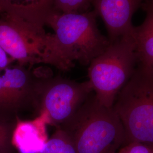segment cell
Instances as JSON below:
<instances>
[{
  "instance_id": "obj_5",
  "label": "cell",
  "mask_w": 153,
  "mask_h": 153,
  "mask_svg": "<svg viewBox=\"0 0 153 153\" xmlns=\"http://www.w3.org/2000/svg\"><path fill=\"white\" fill-rule=\"evenodd\" d=\"M90 82H77L61 76L36 79L35 104L45 112L49 125L60 128L71 120L93 91Z\"/></svg>"
},
{
  "instance_id": "obj_4",
  "label": "cell",
  "mask_w": 153,
  "mask_h": 153,
  "mask_svg": "<svg viewBox=\"0 0 153 153\" xmlns=\"http://www.w3.org/2000/svg\"><path fill=\"white\" fill-rule=\"evenodd\" d=\"M137 64L133 33L110 42L91 62L88 68V81L100 104L113 107L118 94L133 75Z\"/></svg>"
},
{
  "instance_id": "obj_7",
  "label": "cell",
  "mask_w": 153,
  "mask_h": 153,
  "mask_svg": "<svg viewBox=\"0 0 153 153\" xmlns=\"http://www.w3.org/2000/svg\"><path fill=\"white\" fill-rule=\"evenodd\" d=\"M54 11L55 0H0V17L35 36L47 35L44 27Z\"/></svg>"
},
{
  "instance_id": "obj_6",
  "label": "cell",
  "mask_w": 153,
  "mask_h": 153,
  "mask_svg": "<svg viewBox=\"0 0 153 153\" xmlns=\"http://www.w3.org/2000/svg\"><path fill=\"white\" fill-rule=\"evenodd\" d=\"M0 46L20 65L44 64L62 71L69 70L53 47L51 33H47L45 36H35L1 17Z\"/></svg>"
},
{
  "instance_id": "obj_14",
  "label": "cell",
  "mask_w": 153,
  "mask_h": 153,
  "mask_svg": "<svg viewBox=\"0 0 153 153\" xmlns=\"http://www.w3.org/2000/svg\"><path fill=\"white\" fill-rule=\"evenodd\" d=\"M14 126L0 119V153H13L11 143L12 133Z\"/></svg>"
},
{
  "instance_id": "obj_2",
  "label": "cell",
  "mask_w": 153,
  "mask_h": 153,
  "mask_svg": "<svg viewBox=\"0 0 153 153\" xmlns=\"http://www.w3.org/2000/svg\"><path fill=\"white\" fill-rule=\"evenodd\" d=\"M71 138L77 153H116L126 143L124 126L115 110L94 96L60 128Z\"/></svg>"
},
{
  "instance_id": "obj_16",
  "label": "cell",
  "mask_w": 153,
  "mask_h": 153,
  "mask_svg": "<svg viewBox=\"0 0 153 153\" xmlns=\"http://www.w3.org/2000/svg\"><path fill=\"white\" fill-rule=\"evenodd\" d=\"M0 112H16L6 91L2 76H0Z\"/></svg>"
},
{
  "instance_id": "obj_12",
  "label": "cell",
  "mask_w": 153,
  "mask_h": 153,
  "mask_svg": "<svg viewBox=\"0 0 153 153\" xmlns=\"http://www.w3.org/2000/svg\"><path fill=\"white\" fill-rule=\"evenodd\" d=\"M40 153H77L74 144L68 134L63 129L57 128Z\"/></svg>"
},
{
  "instance_id": "obj_3",
  "label": "cell",
  "mask_w": 153,
  "mask_h": 153,
  "mask_svg": "<svg viewBox=\"0 0 153 153\" xmlns=\"http://www.w3.org/2000/svg\"><path fill=\"white\" fill-rule=\"evenodd\" d=\"M113 108L124 128L125 145L137 142L153 146V71L140 66L136 68Z\"/></svg>"
},
{
  "instance_id": "obj_15",
  "label": "cell",
  "mask_w": 153,
  "mask_h": 153,
  "mask_svg": "<svg viewBox=\"0 0 153 153\" xmlns=\"http://www.w3.org/2000/svg\"><path fill=\"white\" fill-rule=\"evenodd\" d=\"M116 153H153V146L137 142H130Z\"/></svg>"
},
{
  "instance_id": "obj_8",
  "label": "cell",
  "mask_w": 153,
  "mask_h": 153,
  "mask_svg": "<svg viewBox=\"0 0 153 153\" xmlns=\"http://www.w3.org/2000/svg\"><path fill=\"white\" fill-rule=\"evenodd\" d=\"M143 0H94V10L103 21L109 42L133 33L131 19Z\"/></svg>"
},
{
  "instance_id": "obj_17",
  "label": "cell",
  "mask_w": 153,
  "mask_h": 153,
  "mask_svg": "<svg viewBox=\"0 0 153 153\" xmlns=\"http://www.w3.org/2000/svg\"><path fill=\"white\" fill-rule=\"evenodd\" d=\"M14 60L6 53L0 46V72L4 71L6 68L10 66Z\"/></svg>"
},
{
  "instance_id": "obj_11",
  "label": "cell",
  "mask_w": 153,
  "mask_h": 153,
  "mask_svg": "<svg viewBox=\"0 0 153 153\" xmlns=\"http://www.w3.org/2000/svg\"><path fill=\"white\" fill-rule=\"evenodd\" d=\"M146 9L144 21L134 27L133 38L138 66L153 71V6Z\"/></svg>"
},
{
  "instance_id": "obj_10",
  "label": "cell",
  "mask_w": 153,
  "mask_h": 153,
  "mask_svg": "<svg viewBox=\"0 0 153 153\" xmlns=\"http://www.w3.org/2000/svg\"><path fill=\"white\" fill-rule=\"evenodd\" d=\"M8 97L15 112L35 104L36 79L25 66L19 64L6 68L2 75Z\"/></svg>"
},
{
  "instance_id": "obj_9",
  "label": "cell",
  "mask_w": 153,
  "mask_h": 153,
  "mask_svg": "<svg viewBox=\"0 0 153 153\" xmlns=\"http://www.w3.org/2000/svg\"><path fill=\"white\" fill-rule=\"evenodd\" d=\"M49 124L47 115L40 112L33 120H22L16 119L11 143L19 153H40L48 142L47 126Z\"/></svg>"
},
{
  "instance_id": "obj_1",
  "label": "cell",
  "mask_w": 153,
  "mask_h": 153,
  "mask_svg": "<svg viewBox=\"0 0 153 153\" xmlns=\"http://www.w3.org/2000/svg\"><path fill=\"white\" fill-rule=\"evenodd\" d=\"M94 10L81 13L54 11L46 26L51 28L53 45L61 59L71 69L74 62L89 65L110 44L109 39L99 31Z\"/></svg>"
},
{
  "instance_id": "obj_13",
  "label": "cell",
  "mask_w": 153,
  "mask_h": 153,
  "mask_svg": "<svg viewBox=\"0 0 153 153\" xmlns=\"http://www.w3.org/2000/svg\"><path fill=\"white\" fill-rule=\"evenodd\" d=\"M94 0H55V11L81 13L88 11Z\"/></svg>"
}]
</instances>
